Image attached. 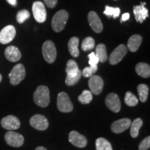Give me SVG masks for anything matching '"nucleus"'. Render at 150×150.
Listing matches in <instances>:
<instances>
[{
  "label": "nucleus",
  "instance_id": "nucleus-1",
  "mask_svg": "<svg viewBox=\"0 0 150 150\" xmlns=\"http://www.w3.org/2000/svg\"><path fill=\"white\" fill-rule=\"evenodd\" d=\"M33 100L35 104L40 107H47L50 102V91L45 86H40L33 94Z\"/></svg>",
  "mask_w": 150,
  "mask_h": 150
},
{
  "label": "nucleus",
  "instance_id": "nucleus-2",
  "mask_svg": "<svg viewBox=\"0 0 150 150\" xmlns=\"http://www.w3.org/2000/svg\"><path fill=\"white\" fill-rule=\"evenodd\" d=\"M68 18L69 14L66 11L61 10L58 11L52 19V26L54 31L57 33L63 31L65 27Z\"/></svg>",
  "mask_w": 150,
  "mask_h": 150
},
{
  "label": "nucleus",
  "instance_id": "nucleus-3",
  "mask_svg": "<svg viewBox=\"0 0 150 150\" xmlns=\"http://www.w3.org/2000/svg\"><path fill=\"white\" fill-rule=\"evenodd\" d=\"M26 76V71L24 66L21 63H19L15 65L9 73V79L11 85L17 86L18 85Z\"/></svg>",
  "mask_w": 150,
  "mask_h": 150
},
{
  "label": "nucleus",
  "instance_id": "nucleus-4",
  "mask_svg": "<svg viewBox=\"0 0 150 150\" xmlns=\"http://www.w3.org/2000/svg\"><path fill=\"white\" fill-rule=\"evenodd\" d=\"M43 57L48 63H53L56 59V49L54 42L51 40H47L42 47Z\"/></svg>",
  "mask_w": 150,
  "mask_h": 150
},
{
  "label": "nucleus",
  "instance_id": "nucleus-5",
  "mask_svg": "<svg viewBox=\"0 0 150 150\" xmlns=\"http://www.w3.org/2000/svg\"><path fill=\"white\" fill-rule=\"evenodd\" d=\"M57 108L61 112H70L74 108L70 97L65 92H61L57 97Z\"/></svg>",
  "mask_w": 150,
  "mask_h": 150
},
{
  "label": "nucleus",
  "instance_id": "nucleus-6",
  "mask_svg": "<svg viewBox=\"0 0 150 150\" xmlns=\"http://www.w3.org/2000/svg\"><path fill=\"white\" fill-rule=\"evenodd\" d=\"M4 138L8 145L13 147H20L24 144V138L22 135L13 131L6 133Z\"/></svg>",
  "mask_w": 150,
  "mask_h": 150
},
{
  "label": "nucleus",
  "instance_id": "nucleus-7",
  "mask_svg": "<svg viewBox=\"0 0 150 150\" xmlns=\"http://www.w3.org/2000/svg\"><path fill=\"white\" fill-rule=\"evenodd\" d=\"M32 12L35 20L39 23L46 20L47 12L45 5L41 1H35L32 6Z\"/></svg>",
  "mask_w": 150,
  "mask_h": 150
},
{
  "label": "nucleus",
  "instance_id": "nucleus-8",
  "mask_svg": "<svg viewBox=\"0 0 150 150\" xmlns=\"http://www.w3.org/2000/svg\"><path fill=\"white\" fill-rule=\"evenodd\" d=\"M127 53V48L125 45L122 44L117 47L115 50L112 51L111 54L110 55L109 61L110 64L116 65L118 63H120L123 58L125 57Z\"/></svg>",
  "mask_w": 150,
  "mask_h": 150
},
{
  "label": "nucleus",
  "instance_id": "nucleus-9",
  "mask_svg": "<svg viewBox=\"0 0 150 150\" xmlns=\"http://www.w3.org/2000/svg\"><path fill=\"white\" fill-rule=\"evenodd\" d=\"M16 34V28L13 25H8L4 27L0 31V43L6 45L11 42L14 39Z\"/></svg>",
  "mask_w": 150,
  "mask_h": 150
},
{
  "label": "nucleus",
  "instance_id": "nucleus-10",
  "mask_svg": "<svg viewBox=\"0 0 150 150\" xmlns=\"http://www.w3.org/2000/svg\"><path fill=\"white\" fill-rule=\"evenodd\" d=\"M30 125L33 128L39 131H45L48 128L49 122L44 115H35L30 119Z\"/></svg>",
  "mask_w": 150,
  "mask_h": 150
},
{
  "label": "nucleus",
  "instance_id": "nucleus-11",
  "mask_svg": "<svg viewBox=\"0 0 150 150\" xmlns=\"http://www.w3.org/2000/svg\"><path fill=\"white\" fill-rule=\"evenodd\" d=\"M88 86L92 93L98 95L102 92L104 88V81L99 76L94 75L91 76L88 81Z\"/></svg>",
  "mask_w": 150,
  "mask_h": 150
},
{
  "label": "nucleus",
  "instance_id": "nucleus-12",
  "mask_svg": "<svg viewBox=\"0 0 150 150\" xmlns=\"http://www.w3.org/2000/svg\"><path fill=\"white\" fill-rule=\"evenodd\" d=\"M106 105L111 111L118 112L121 108V102L117 94L111 93L106 97Z\"/></svg>",
  "mask_w": 150,
  "mask_h": 150
},
{
  "label": "nucleus",
  "instance_id": "nucleus-13",
  "mask_svg": "<svg viewBox=\"0 0 150 150\" xmlns=\"http://www.w3.org/2000/svg\"><path fill=\"white\" fill-rule=\"evenodd\" d=\"M1 125L4 129L6 130L13 131L20 128V122L16 116L8 115L1 120Z\"/></svg>",
  "mask_w": 150,
  "mask_h": 150
},
{
  "label": "nucleus",
  "instance_id": "nucleus-14",
  "mask_svg": "<svg viewBox=\"0 0 150 150\" xmlns=\"http://www.w3.org/2000/svg\"><path fill=\"white\" fill-rule=\"evenodd\" d=\"M69 141L75 147L79 148L85 147L87 145V139L86 137L76 131H72L70 133Z\"/></svg>",
  "mask_w": 150,
  "mask_h": 150
},
{
  "label": "nucleus",
  "instance_id": "nucleus-15",
  "mask_svg": "<svg viewBox=\"0 0 150 150\" xmlns=\"http://www.w3.org/2000/svg\"><path fill=\"white\" fill-rule=\"evenodd\" d=\"M88 20L92 29L96 33H101L103 30V24L100 18L95 11H91L88 16Z\"/></svg>",
  "mask_w": 150,
  "mask_h": 150
},
{
  "label": "nucleus",
  "instance_id": "nucleus-16",
  "mask_svg": "<svg viewBox=\"0 0 150 150\" xmlns=\"http://www.w3.org/2000/svg\"><path fill=\"white\" fill-rule=\"evenodd\" d=\"M131 120L129 118H122L114 122L111 125V130L115 134H121L128 129L131 126Z\"/></svg>",
  "mask_w": 150,
  "mask_h": 150
},
{
  "label": "nucleus",
  "instance_id": "nucleus-17",
  "mask_svg": "<svg viewBox=\"0 0 150 150\" xmlns=\"http://www.w3.org/2000/svg\"><path fill=\"white\" fill-rule=\"evenodd\" d=\"M145 2L141 3V4L138 6H134V14L135 19L137 22L142 23L146 18L149 17L148 15V10L145 8Z\"/></svg>",
  "mask_w": 150,
  "mask_h": 150
},
{
  "label": "nucleus",
  "instance_id": "nucleus-18",
  "mask_svg": "<svg viewBox=\"0 0 150 150\" xmlns=\"http://www.w3.org/2000/svg\"><path fill=\"white\" fill-rule=\"evenodd\" d=\"M5 57L11 62H17L20 61L22 57L21 52L16 46L11 45L5 50Z\"/></svg>",
  "mask_w": 150,
  "mask_h": 150
},
{
  "label": "nucleus",
  "instance_id": "nucleus-19",
  "mask_svg": "<svg viewBox=\"0 0 150 150\" xmlns=\"http://www.w3.org/2000/svg\"><path fill=\"white\" fill-rule=\"evenodd\" d=\"M142 41V38L141 35L136 34L133 35L129 38L128 40L127 47L131 52H136L140 47Z\"/></svg>",
  "mask_w": 150,
  "mask_h": 150
},
{
  "label": "nucleus",
  "instance_id": "nucleus-20",
  "mask_svg": "<svg viewBox=\"0 0 150 150\" xmlns=\"http://www.w3.org/2000/svg\"><path fill=\"white\" fill-rule=\"evenodd\" d=\"M136 72L141 77L149 78L150 76L149 65L143 62L138 63L136 66Z\"/></svg>",
  "mask_w": 150,
  "mask_h": 150
},
{
  "label": "nucleus",
  "instance_id": "nucleus-21",
  "mask_svg": "<svg viewBox=\"0 0 150 150\" xmlns=\"http://www.w3.org/2000/svg\"><path fill=\"white\" fill-rule=\"evenodd\" d=\"M79 40L78 38L72 37L71 38L68 42V50L71 55L73 57L76 58L79 55Z\"/></svg>",
  "mask_w": 150,
  "mask_h": 150
},
{
  "label": "nucleus",
  "instance_id": "nucleus-22",
  "mask_svg": "<svg viewBox=\"0 0 150 150\" xmlns=\"http://www.w3.org/2000/svg\"><path fill=\"white\" fill-rule=\"evenodd\" d=\"M95 55L99 59V62L101 63H104L107 61L108 56L107 52H106V47L104 44H99L97 46L96 50H95Z\"/></svg>",
  "mask_w": 150,
  "mask_h": 150
},
{
  "label": "nucleus",
  "instance_id": "nucleus-23",
  "mask_svg": "<svg viewBox=\"0 0 150 150\" xmlns=\"http://www.w3.org/2000/svg\"><path fill=\"white\" fill-rule=\"evenodd\" d=\"M143 122L140 118H136L134 122L131 124V130L130 134L132 138H136L139 134V130L142 126Z\"/></svg>",
  "mask_w": 150,
  "mask_h": 150
},
{
  "label": "nucleus",
  "instance_id": "nucleus-24",
  "mask_svg": "<svg viewBox=\"0 0 150 150\" xmlns=\"http://www.w3.org/2000/svg\"><path fill=\"white\" fill-rule=\"evenodd\" d=\"M138 93L139 95V99L141 102H145L147 100L149 95V87L145 84H140L138 86Z\"/></svg>",
  "mask_w": 150,
  "mask_h": 150
},
{
  "label": "nucleus",
  "instance_id": "nucleus-25",
  "mask_svg": "<svg viewBox=\"0 0 150 150\" xmlns=\"http://www.w3.org/2000/svg\"><path fill=\"white\" fill-rule=\"evenodd\" d=\"M95 145L97 150H112L111 144L104 138H97Z\"/></svg>",
  "mask_w": 150,
  "mask_h": 150
},
{
  "label": "nucleus",
  "instance_id": "nucleus-26",
  "mask_svg": "<svg viewBox=\"0 0 150 150\" xmlns=\"http://www.w3.org/2000/svg\"><path fill=\"white\" fill-rule=\"evenodd\" d=\"M81 72L79 70L76 74H67L66 79H65V83L67 86H72L75 85L76 83H78L81 76Z\"/></svg>",
  "mask_w": 150,
  "mask_h": 150
},
{
  "label": "nucleus",
  "instance_id": "nucleus-27",
  "mask_svg": "<svg viewBox=\"0 0 150 150\" xmlns=\"http://www.w3.org/2000/svg\"><path fill=\"white\" fill-rule=\"evenodd\" d=\"M78 100L82 104H88L93 100V93L88 90H84L82 93L79 96Z\"/></svg>",
  "mask_w": 150,
  "mask_h": 150
},
{
  "label": "nucleus",
  "instance_id": "nucleus-28",
  "mask_svg": "<svg viewBox=\"0 0 150 150\" xmlns=\"http://www.w3.org/2000/svg\"><path fill=\"white\" fill-rule=\"evenodd\" d=\"M125 102L129 106H135L138 104V99L131 92H127L125 97Z\"/></svg>",
  "mask_w": 150,
  "mask_h": 150
},
{
  "label": "nucleus",
  "instance_id": "nucleus-29",
  "mask_svg": "<svg viewBox=\"0 0 150 150\" xmlns=\"http://www.w3.org/2000/svg\"><path fill=\"white\" fill-rule=\"evenodd\" d=\"M95 40L93 38L87 37L83 40L81 44V49L84 52L90 51L95 47Z\"/></svg>",
  "mask_w": 150,
  "mask_h": 150
},
{
  "label": "nucleus",
  "instance_id": "nucleus-30",
  "mask_svg": "<svg viewBox=\"0 0 150 150\" xmlns=\"http://www.w3.org/2000/svg\"><path fill=\"white\" fill-rule=\"evenodd\" d=\"M79 67L77 63L75 62L74 60H69L67 63V66L65 71H66L67 74H75L79 71Z\"/></svg>",
  "mask_w": 150,
  "mask_h": 150
},
{
  "label": "nucleus",
  "instance_id": "nucleus-31",
  "mask_svg": "<svg viewBox=\"0 0 150 150\" xmlns=\"http://www.w3.org/2000/svg\"><path fill=\"white\" fill-rule=\"evenodd\" d=\"M120 13V9L119 8H113V7L106 6L105 7V11H104V14L107 16L108 18L112 16L113 18H117Z\"/></svg>",
  "mask_w": 150,
  "mask_h": 150
},
{
  "label": "nucleus",
  "instance_id": "nucleus-32",
  "mask_svg": "<svg viewBox=\"0 0 150 150\" xmlns=\"http://www.w3.org/2000/svg\"><path fill=\"white\" fill-rule=\"evenodd\" d=\"M30 17V13L27 10H21L18 13L16 16L17 21L18 23L22 24L24 22H25L27 19H29Z\"/></svg>",
  "mask_w": 150,
  "mask_h": 150
},
{
  "label": "nucleus",
  "instance_id": "nucleus-33",
  "mask_svg": "<svg viewBox=\"0 0 150 150\" xmlns=\"http://www.w3.org/2000/svg\"><path fill=\"white\" fill-rule=\"evenodd\" d=\"M97 65H94L90 67H86L83 69L81 72V74L83 75L84 77H91L93 76V74L97 72Z\"/></svg>",
  "mask_w": 150,
  "mask_h": 150
},
{
  "label": "nucleus",
  "instance_id": "nucleus-34",
  "mask_svg": "<svg viewBox=\"0 0 150 150\" xmlns=\"http://www.w3.org/2000/svg\"><path fill=\"white\" fill-rule=\"evenodd\" d=\"M150 147V137L147 136L140 142L138 149L139 150H147Z\"/></svg>",
  "mask_w": 150,
  "mask_h": 150
},
{
  "label": "nucleus",
  "instance_id": "nucleus-35",
  "mask_svg": "<svg viewBox=\"0 0 150 150\" xmlns=\"http://www.w3.org/2000/svg\"><path fill=\"white\" fill-rule=\"evenodd\" d=\"M88 59L89 61L88 63L90 65H92V66H94V65H97L99 63V59L97 57L95 54L94 52H92L88 55Z\"/></svg>",
  "mask_w": 150,
  "mask_h": 150
},
{
  "label": "nucleus",
  "instance_id": "nucleus-36",
  "mask_svg": "<svg viewBox=\"0 0 150 150\" xmlns=\"http://www.w3.org/2000/svg\"><path fill=\"white\" fill-rule=\"evenodd\" d=\"M45 4L50 8H53L57 4L58 0H44Z\"/></svg>",
  "mask_w": 150,
  "mask_h": 150
},
{
  "label": "nucleus",
  "instance_id": "nucleus-37",
  "mask_svg": "<svg viewBox=\"0 0 150 150\" xmlns=\"http://www.w3.org/2000/svg\"><path fill=\"white\" fill-rule=\"evenodd\" d=\"M129 13H124L122 15V19H121V21L122 22H125L127 21V20H128L129 19Z\"/></svg>",
  "mask_w": 150,
  "mask_h": 150
},
{
  "label": "nucleus",
  "instance_id": "nucleus-38",
  "mask_svg": "<svg viewBox=\"0 0 150 150\" xmlns=\"http://www.w3.org/2000/svg\"><path fill=\"white\" fill-rule=\"evenodd\" d=\"M6 1L12 6H16L17 4V0H6Z\"/></svg>",
  "mask_w": 150,
  "mask_h": 150
},
{
  "label": "nucleus",
  "instance_id": "nucleus-39",
  "mask_svg": "<svg viewBox=\"0 0 150 150\" xmlns=\"http://www.w3.org/2000/svg\"><path fill=\"white\" fill-rule=\"evenodd\" d=\"M35 150H47V149L44 147H38Z\"/></svg>",
  "mask_w": 150,
  "mask_h": 150
},
{
  "label": "nucleus",
  "instance_id": "nucleus-40",
  "mask_svg": "<svg viewBox=\"0 0 150 150\" xmlns=\"http://www.w3.org/2000/svg\"><path fill=\"white\" fill-rule=\"evenodd\" d=\"M1 79H2V76H1V74H0V82L1 81Z\"/></svg>",
  "mask_w": 150,
  "mask_h": 150
},
{
  "label": "nucleus",
  "instance_id": "nucleus-41",
  "mask_svg": "<svg viewBox=\"0 0 150 150\" xmlns=\"http://www.w3.org/2000/svg\"><path fill=\"white\" fill-rule=\"evenodd\" d=\"M115 1H116V0H115Z\"/></svg>",
  "mask_w": 150,
  "mask_h": 150
}]
</instances>
